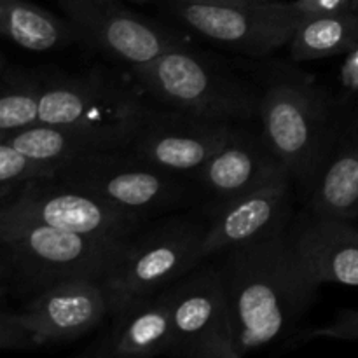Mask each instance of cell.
Returning <instances> with one entry per match:
<instances>
[{"label":"cell","instance_id":"7402d4cb","mask_svg":"<svg viewBox=\"0 0 358 358\" xmlns=\"http://www.w3.org/2000/svg\"><path fill=\"white\" fill-rule=\"evenodd\" d=\"M41 86L0 87V136L7 138L20 129L38 122Z\"/></svg>","mask_w":358,"mask_h":358},{"label":"cell","instance_id":"9c48e42d","mask_svg":"<svg viewBox=\"0 0 358 358\" xmlns=\"http://www.w3.org/2000/svg\"><path fill=\"white\" fill-rule=\"evenodd\" d=\"M170 10L196 34L254 58L289 44L304 20L292 2L278 0L245 6L170 2Z\"/></svg>","mask_w":358,"mask_h":358},{"label":"cell","instance_id":"ffe728a7","mask_svg":"<svg viewBox=\"0 0 358 358\" xmlns=\"http://www.w3.org/2000/svg\"><path fill=\"white\" fill-rule=\"evenodd\" d=\"M0 35L28 51L44 52L69 44L77 37V31L72 24L35 3L0 0Z\"/></svg>","mask_w":358,"mask_h":358},{"label":"cell","instance_id":"ba28073f","mask_svg":"<svg viewBox=\"0 0 358 358\" xmlns=\"http://www.w3.org/2000/svg\"><path fill=\"white\" fill-rule=\"evenodd\" d=\"M0 212L112 241H128L143 219L140 213L110 205L55 177L31 178L21 184L17 194L7 199Z\"/></svg>","mask_w":358,"mask_h":358},{"label":"cell","instance_id":"277c9868","mask_svg":"<svg viewBox=\"0 0 358 358\" xmlns=\"http://www.w3.org/2000/svg\"><path fill=\"white\" fill-rule=\"evenodd\" d=\"M205 229L206 224L177 217L133 234L101 280L108 317L133 301L163 292L194 269Z\"/></svg>","mask_w":358,"mask_h":358},{"label":"cell","instance_id":"44dd1931","mask_svg":"<svg viewBox=\"0 0 358 358\" xmlns=\"http://www.w3.org/2000/svg\"><path fill=\"white\" fill-rule=\"evenodd\" d=\"M294 62L358 51V13L353 9L301 21L289 42Z\"/></svg>","mask_w":358,"mask_h":358},{"label":"cell","instance_id":"d4e9b609","mask_svg":"<svg viewBox=\"0 0 358 358\" xmlns=\"http://www.w3.org/2000/svg\"><path fill=\"white\" fill-rule=\"evenodd\" d=\"M308 338H329L341 341H358V310L339 311L334 322L320 329H315Z\"/></svg>","mask_w":358,"mask_h":358},{"label":"cell","instance_id":"2e32d148","mask_svg":"<svg viewBox=\"0 0 358 358\" xmlns=\"http://www.w3.org/2000/svg\"><path fill=\"white\" fill-rule=\"evenodd\" d=\"M290 245L311 278L358 287V227L353 220L304 210L289 229Z\"/></svg>","mask_w":358,"mask_h":358},{"label":"cell","instance_id":"52a82bcc","mask_svg":"<svg viewBox=\"0 0 358 358\" xmlns=\"http://www.w3.org/2000/svg\"><path fill=\"white\" fill-rule=\"evenodd\" d=\"M166 290L173 322L170 357L241 358L217 262H201Z\"/></svg>","mask_w":358,"mask_h":358},{"label":"cell","instance_id":"4dcf8cb0","mask_svg":"<svg viewBox=\"0 0 358 358\" xmlns=\"http://www.w3.org/2000/svg\"><path fill=\"white\" fill-rule=\"evenodd\" d=\"M3 273V266H0V275H2Z\"/></svg>","mask_w":358,"mask_h":358},{"label":"cell","instance_id":"9a60e30c","mask_svg":"<svg viewBox=\"0 0 358 358\" xmlns=\"http://www.w3.org/2000/svg\"><path fill=\"white\" fill-rule=\"evenodd\" d=\"M285 177H290L289 170L266 142L261 128L243 124L192 175V180L219 205Z\"/></svg>","mask_w":358,"mask_h":358},{"label":"cell","instance_id":"8fae6325","mask_svg":"<svg viewBox=\"0 0 358 358\" xmlns=\"http://www.w3.org/2000/svg\"><path fill=\"white\" fill-rule=\"evenodd\" d=\"M77 37L98 51L128 65H142L156 56L182 48L166 28L140 16L121 0H56Z\"/></svg>","mask_w":358,"mask_h":358},{"label":"cell","instance_id":"1f68e13d","mask_svg":"<svg viewBox=\"0 0 358 358\" xmlns=\"http://www.w3.org/2000/svg\"><path fill=\"white\" fill-rule=\"evenodd\" d=\"M0 140H6V138H3V136H0Z\"/></svg>","mask_w":358,"mask_h":358},{"label":"cell","instance_id":"f1b7e54d","mask_svg":"<svg viewBox=\"0 0 358 358\" xmlns=\"http://www.w3.org/2000/svg\"><path fill=\"white\" fill-rule=\"evenodd\" d=\"M352 9H353V10H357V13H358V0H353V3H352Z\"/></svg>","mask_w":358,"mask_h":358},{"label":"cell","instance_id":"f546056e","mask_svg":"<svg viewBox=\"0 0 358 358\" xmlns=\"http://www.w3.org/2000/svg\"><path fill=\"white\" fill-rule=\"evenodd\" d=\"M2 69H3V58L2 55H0V72H2Z\"/></svg>","mask_w":358,"mask_h":358},{"label":"cell","instance_id":"ac0fdd59","mask_svg":"<svg viewBox=\"0 0 358 358\" xmlns=\"http://www.w3.org/2000/svg\"><path fill=\"white\" fill-rule=\"evenodd\" d=\"M306 198L310 212L358 220V103L343 107L331 154Z\"/></svg>","mask_w":358,"mask_h":358},{"label":"cell","instance_id":"7a4b0ae2","mask_svg":"<svg viewBox=\"0 0 358 358\" xmlns=\"http://www.w3.org/2000/svg\"><path fill=\"white\" fill-rule=\"evenodd\" d=\"M341 112L343 105L297 70H275L261 90L259 128L304 194L331 154Z\"/></svg>","mask_w":358,"mask_h":358},{"label":"cell","instance_id":"4fadbf2b","mask_svg":"<svg viewBox=\"0 0 358 358\" xmlns=\"http://www.w3.org/2000/svg\"><path fill=\"white\" fill-rule=\"evenodd\" d=\"M290 177L215 205L198 250V264L229 248L289 229L292 222Z\"/></svg>","mask_w":358,"mask_h":358},{"label":"cell","instance_id":"cb8c5ba5","mask_svg":"<svg viewBox=\"0 0 358 358\" xmlns=\"http://www.w3.org/2000/svg\"><path fill=\"white\" fill-rule=\"evenodd\" d=\"M35 346L34 338L21 322L20 313L0 311V350H17Z\"/></svg>","mask_w":358,"mask_h":358},{"label":"cell","instance_id":"7c38bea8","mask_svg":"<svg viewBox=\"0 0 358 358\" xmlns=\"http://www.w3.org/2000/svg\"><path fill=\"white\" fill-rule=\"evenodd\" d=\"M145 108L136 94L90 73L41 86L38 122L136 133Z\"/></svg>","mask_w":358,"mask_h":358},{"label":"cell","instance_id":"83f0119b","mask_svg":"<svg viewBox=\"0 0 358 358\" xmlns=\"http://www.w3.org/2000/svg\"><path fill=\"white\" fill-rule=\"evenodd\" d=\"M16 187H10V185H0V206L9 199V196L13 194V191Z\"/></svg>","mask_w":358,"mask_h":358},{"label":"cell","instance_id":"d6986e66","mask_svg":"<svg viewBox=\"0 0 358 358\" xmlns=\"http://www.w3.org/2000/svg\"><path fill=\"white\" fill-rule=\"evenodd\" d=\"M135 133L84 126H52L37 122L6 138L10 147L30 159L58 170L79 156L108 149H128Z\"/></svg>","mask_w":358,"mask_h":358},{"label":"cell","instance_id":"5b68a950","mask_svg":"<svg viewBox=\"0 0 358 358\" xmlns=\"http://www.w3.org/2000/svg\"><path fill=\"white\" fill-rule=\"evenodd\" d=\"M0 243L38 289L70 278L103 280L126 241L91 238L0 212Z\"/></svg>","mask_w":358,"mask_h":358},{"label":"cell","instance_id":"e0dca14e","mask_svg":"<svg viewBox=\"0 0 358 358\" xmlns=\"http://www.w3.org/2000/svg\"><path fill=\"white\" fill-rule=\"evenodd\" d=\"M110 327L87 355L101 358H149L170 355L173 322L168 290L133 301L110 317Z\"/></svg>","mask_w":358,"mask_h":358},{"label":"cell","instance_id":"603a6c76","mask_svg":"<svg viewBox=\"0 0 358 358\" xmlns=\"http://www.w3.org/2000/svg\"><path fill=\"white\" fill-rule=\"evenodd\" d=\"M56 168L38 163L17 152L6 140H0V185L20 187L31 178L55 177Z\"/></svg>","mask_w":358,"mask_h":358},{"label":"cell","instance_id":"484cf974","mask_svg":"<svg viewBox=\"0 0 358 358\" xmlns=\"http://www.w3.org/2000/svg\"><path fill=\"white\" fill-rule=\"evenodd\" d=\"M294 7L303 14V17H318L327 14L343 13L352 9L353 0H294Z\"/></svg>","mask_w":358,"mask_h":358},{"label":"cell","instance_id":"8992f818","mask_svg":"<svg viewBox=\"0 0 358 358\" xmlns=\"http://www.w3.org/2000/svg\"><path fill=\"white\" fill-rule=\"evenodd\" d=\"M56 180L145 217L182 205L189 196L184 177L140 159L128 149H108L62 164Z\"/></svg>","mask_w":358,"mask_h":358},{"label":"cell","instance_id":"30bf717a","mask_svg":"<svg viewBox=\"0 0 358 358\" xmlns=\"http://www.w3.org/2000/svg\"><path fill=\"white\" fill-rule=\"evenodd\" d=\"M243 124L185 114L173 108H145L128 150L140 159L180 177H191Z\"/></svg>","mask_w":358,"mask_h":358},{"label":"cell","instance_id":"4316f807","mask_svg":"<svg viewBox=\"0 0 358 358\" xmlns=\"http://www.w3.org/2000/svg\"><path fill=\"white\" fill-rule=\"evenodd\" d=\"M182 3H203V6H245V3H261L268 0H168Z\"/></svg>","mask_w":358,"mask_h":358},{"label":"cell","instance_id":"3957f363","mask_svg":"<svg viewBox=\"0 0 358 358\" xmlns=\"http://www.w3.org/2000/svg\"><path fill=\"white\" fill-rule=\"evenodd\" d=\"M131 69L140 90L164 108L234 124L259 119L261 90L184 45Z\"/></svg>","mask_w":358,"mask_h":358},{"label":"cell","instance_id":"5bb4252c","mask_svg":"<svg viewBox=\"0 0 358 358\" xmlns=\"http://www.w3.org/2000/svg\"><path fill=\"white\" fill-rule=\"evenodd\" d=\"M20 317L35 346L76 341L108 318L103 283L96 278L52 283L24 306Z\"/></svg>","mask_w":358,"mask_h":358},{"label":"cell","instance_id":"6da1fadb","mask_svg":"<svg viewBox=\"0 0 358 358\" xmlns=\"http://www.w3.org/2000/svg\"><path fill=\"white\" fill-rule=\"evenodd\" d=\"M240 357L296 331L320 285L301 264L285 231L215 255Z\"/></svg>","mask_w":358,"mask_h":358}]
</instances>
